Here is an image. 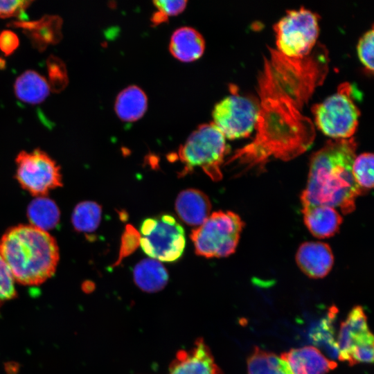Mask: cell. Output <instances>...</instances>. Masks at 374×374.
<instances>
[{"mask_svg": "<svg viewBox=\"0 0 374 374\" xmlns=\"http://www.w3.org/2000/svg\"><path fill=\"white\" fill-rule=\"evenodd\" d=\"M329 61L328 49L319 42L301 57H290L268 47L257 78L256 134L228 163L237 161L247 171L263 170L272 158L289 161L311 147L314 126L303 108L323 82Z\"/></svg>", "mask_w": 374, "mask_h": 374, "instance_id": "cell-1", "label": "cell"}, {"mask_svg": "<svg viewBox=\"0 0 374 374\" xmlns=\"http://www.w3.org/2000/svg\"><path fill=\"white\" fill-rule=\"evenodd\" d=\"M357 142L353 137L328 141L311 157L307 186L301 195L302 208L326 205L344 215L355 209L364 190L355 182L352 167Z\"/></svg>", "mask_w": 374, "mask_h": 374, "instance_id": "cell-2", "label": "cell"}, {"mask_svg": "<svg viewBox=\"0 0 374 374\" xmlns=\"http://www.w3.org/2000/svg\"><path fill=\"white\" fill-rule=\"evenodd\" d=\"M0 255L15 280L24 285H37L51 277L59 261L55 238L31 224L8 229L0 240Z\"/></svg>", "mask_w": 374, "mask_h": 374, "instance_id": "cell-3", "label": "cell"}, {"mask_svg": "<svg viewBox=\"0 0 374 374\" xmlns=\"http://www.w3.org/2000/svg\"><path fill=\"white\" fill-rule=\"evenodd\" d=\"M229 151L225 137L213 122L200 125L179 149L178 156L185 166L183 173L199 167L213 181H220V166Z\"/></svg>", "mask_w": 374, "mask_h": 374, "instance_id": "cell-4", "label": "cell"}, {"mask_svg": "<svg viewBox=\"0 0 374 374\" xmlns=\"http://www.w3.org/2000/svg\"><path fill=\"white\" fill-rule=\"evenodd\" d=\"M244 226V222L235 213L213 212L202 225L191 231L190 238L196 254L206 258L231 255L235 251Z\"/></svg>", "mask_w": 374, "mask_h": 374, "instance_id": "cell-5", "label": "cell"}, {"mask_svg": "<svg viewBox=\"0 0 374 374\" xmlns=\"http://www.w3.org/2000/svg\"><path fill=\"white\" fill-rule=\"evenodd\" d=\"M315 124L326 135L348 139L355 132L360 112L353 98V86L346 82L337 91L312 107Z\"/></svg>", "mask_w": 374, "mask_h": 374, "instance_id": "cell-6", "label": "cell"}, {"mask_svg": "<svg viewBox=\"0 0 374 374\" xmlns=\"http://www.w3.org/2000/svg\"><path fill=\"white\" fill-rule=\"evenodd\" d=\"M319 15L309 9L287 10L274 25L276 49L290 57H301L310 53L317 43Z\"/></svg>", "mask_w": 374, "mask_h": 374, "instance_id": "cell-7", "label": "cell"}, {"mask_svg": "<svg viewBox=\"0 0 374 374\" xmlns=\"http://www.w3.org/2000/svg\"><path fill=\"white\" fill-rule=\"evenodd\" d=\"M140 244L150 258L174 262L182 255L186 246L182 226L170 214L145 219L140 226Z\"/></svg>", "mask_w": 374, "mask_h": 374, "instance_id": "cell-8", "label": "cell"}, {"mask_svg": "<svg viewBox=\"0 0 374 374\" xmlns=\"http://www.w3.org/2000/svg\"><path fill=\"white\" fill-rule=\"evenodd\" d=\"M337 348L339 359L350 366L373 362V336L362 306H355L341 323Z\"/></svg>", "mask_w": 374, "mask_h": 374, "instance_id": "cell-9", "label": "cell"}, {"mask_svg": "<svg viewBox=\"0 0 374 374\" xmlns=\"http://www.w3.org/2000/svg\"><path fill=\"white\" fill-rule=\"evenodd\" d=\"M16 178L20 186L33 195L44 197L62 185L60 167L40 150L21 152L16 158Z\"/></svg>", "mask_w": 374, "mask_h": 374, "instance_id": "cell-10", "label": "cell"}, {"mask_svg": "<svg viewBox=\"0 0 374 374\" xmlns=\"http://www.w3.org/2000/svg\"><path fill=\"white\" fill-rule=\"evenodd\" d=\"M258 112V103L240 95L234 89L231 95L215 105L213 123L225 138H244L248 136L255 128Z\"/></svg>", "mask_w": 374, "mask_h": 374, "instance_id": "cell-11", "label": "cell"}, {"mask_svg": "<svg viewBox=\"0 0 374 374\" xmlns=\"http://www.w3.org/2000/svg\"><path fill=\"white\" fill-rule=\"evenodd\" d=\"M168 374H223L202 338L190 350H179L169 366Z\"/></svg>", "mask_w": 374, "mask_h": 374, "instance_id": "cell-12", "label": "cell"}, {"mask_svg": "<svg viewBox=\"0 0 374 374\" xmlns=\"http://www.w3.org/2000/svg\"><path fill=\"white\" fill-rule=\"evenodd\" d=\"M296 261L306 276L312 278H321L330 271L334 257L327 243L305 242L299 247Z\"/></svg>", "mask_w": 374, "mask_h": 374, "instance_id": "cell-13", "label": "cell"}, {"mask_svg": "<svg viewBox=\"0 0 374 374\" xmlns=\"http://www.w3.org/2000/svg\"><path fill=\"white\" fill-rule=\"evenodd\" d=\"M280 357L288 364L293 374H326L337 367L335 361L312 346L290 349Z\"/></svg>", "mask_w": 374, "mask_h": 374, "instance_id": "cell-14", "label": "cell"}, {"mask_svg": "<svg viewBox=\"0 0 374 374\" xmlns=\"http://www.w3.org/2000/svg\"><path fill=\"white\" fill-rule=\"evenodd\" d=\"M175 206L180 219L193 226L202 225L209 217L211 210L208 196L193 188L181 191L176 198Z\"/></svg>", "mask_w": 374, "mask_h": 374, "instance_id": "cell-15", "label": "cell"}, {"mask_svg": "<svg viewBox=\"0 0 374 374\" xmlns=\"http://www.w3.org/2000/svg\"><path fill=\"white\" fill-rule=\"evenodd\" d=\"M304 223L316 238H327L338 232L343 218L335 208L318 205L302 208Z\"/></svg>", "mask_w": 374, "mask_h": 374, "instance_id": "cell-16", "label": "cell"}, {"mask_svg": "<svg viewBox=\"0 0 374 374\" xmlns=\"http://www.w3.org/2000/svg\"><path fill=\"white\" fill-rule=\"evenodd\" d=\"M205 48L202 35L195 28L184 26L172 35L169 49L171 54L182 62H192L199 58Z\"/></svg>", "mask_w": 374, "mask_h": 374, "instance_id": "cell-17", "label": "cell"}, {"mask_svg": "<svg viewBox=\"0 0 374 374\" xmlns=\"http://www.w3.org/2000/svg\"><path fill=\"white\" fill-rule=\"evenodd\" d=\"M136 285L148 293L157 292L165 287L168 282V274L163 265L152 258L139 262L133 270Z\"/></svg>", "mask_w": 374, "mask_h": 374, "instance_id": "cell-18", "label": "cell"}, {"mask_svg": "<svg viewBox=\"0 0 374 374\" xmlns=\"http://www.w3.org/2000/svg\"><path fill=\"white\" fill-rule=\"evenodd\" d=\"M147 105L148 100L143 91L132 85L118 93L115 102V111L121 120L132 122L143 116Z\"/></svg>", "mask_w": 374, "mask_h": 374, "instance_id": "cell-19", "label": "cell"}, {"mask_svg": "<svg viewBox=\"0 0 374 374\" xmlns=\"http://www.w3.org/2000/svg\"><path fill=\"white\" fill-rule=\"evenodd\" d=\"M247 362L248 374H293L280 356L258 346L254 347Z\"/></svg>", "mask_w": 374, "mask_h": 374, "instance_id": "cell-20", "label": "cell"}, {"mask_svg": "<svg viewBox=\"0 0 374 374\" xmlns=\"http://www.w3.org/2000/svg\"><path fill=\"white\" fill-rule=\"evenodd\" d=\"M27 215L30 224L47 231L57 226L60 220V211L51 199L37 197L29 204Z\"/></svg>", "mask_w": 374, "mask_h": 374, "instance_id": "cell-21", "label": "cell"}, {"mask_svg": "<svg viewBox=\"0 0 374 374\" xmlns=\"http://www.w3.org/2000/svg\"><path fill=\"white\" fill-rule=\"evenodd\" d=\"M15 91L21 100L29 103H38L44 100L49 93L46 80L34 71H26L16 80Z\"/></svg>", "mask_w": 374, "mask_h": 374, "instance_id": "cell-22", "label": "cell"}, {"mask_svg": "<svg viewBox=\"0 0 374 374\" xmlns=\"http://www.w3.org/2000/svg\"><path fill=\"white\" fill-rule=\"evenodd\" d=\"M102 216V208L95 202L79 203L72 213L71 221L75 229L82 233H91L98 226Z\"/></svg>", "mask_w": 374, "mask_h": 374, "instance_id": "cell-23", "label": "cell"}, {"mask_svg": "<svg viewBox=\"0 0 374 374\" xmlns=\"http://www.w3.org/2000/svg\"><path fill=\"white\" fill-rule=\"evenodd\" d=\"M373 154L364 152L355 157L352 172L357 184L364 190L373 188Z\"/></svg>", "mask_w": 374, "mask_h": 374, "instance_id": "cell-24", "label": "cell"}, {"mask_svg": "<svg viewBox=\"0 0 374 374\" xmlns=\"http://www.w3.org/2000/svg\"><path fill=\"white\" fill-rule=\"evenodd\" d=\"M186 1L182 0H159L154 1L153 3L157 9L153 15L152 21L154 24L164 22L168 17L176 15L182 12L186 6Z\"/></svg>", "mask_w": 374, "mask_h": 374, "instance_id": "cell-25", "label": "cell"}, {"mask_svg": "<svg viewBox=\"0 0 374 374\" xmlns=\"http://www.w3.org/2000/svg\"><path fill=\"white\" fill-rule=\"evenodd\" d=\"M373 27L366 31L357 43L358 57L363 65L371 72L373 71Z\"/></svg>", "mask_w": 374, "mask_h": 374, "instance_id": "cell-26", "label": "cell"}, {"mask_svg": "<svg viewBox=\"0 0 374 374\" xmlns=\"http://www.w3.org/2000/svg\"><path fill=\"white\" fill-rule=\"evenodd\" d=\"M17 296L15 280L6 263L0 255V303Z\"/></svg>", "mask_w": 374, "mask_h": 374, "instance_id": "cell-27", "label": "cell"}, {"mask_svg": "<svg viewBox=\"0 0 374 374\" xmlns=\"http://www.w3.org/2000/svg\"><path fill=\"white\" fill-rule=\"evenodd\" d=\"M30 3V1H0V17L6 18L20 15Z\"/></svg>", "mask_w": 374, "mask_h": 374, "instance_id": "cell-28", "label": "cell"}, {"mask_svg": "<svg viewBox=\"0 0 374 374\" xmlns=\"http://www.w3.org/2000/svg\"><path fill=\"white\" fill-rule=\"evenodd\" d=\"M17 38L15 35L11 32H3L0 35V46L3 51L9 53L13 48H15L17 43Z\"/></svg>", "mask_w": 374, "mask_h": 374, "instance_id": "cell-29", "label": "cell"}]
</instances>
